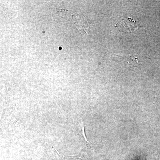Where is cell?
<instances>
[{
  "label": "cell",
  "instance_id": "3",
  "mask_svg": "<svg viewBox=\"0 0 160 160\" xmlns=\"http://www.w3.org/2000/svg\"><path fill=\"white\" fill-rule=\"evenodd\" d=\"M120 59V61L125 62L132 67H138L139 65L138 59L134 56L128 55L127 56H121L116 55Z\"/></svg>",
  "mask_w": 160,
  "mask_h": 160
},
{
  "label": "cell",
  "instance_id": "4",
  "mask_svg": "<svg viewBox=\"0 0 160 160\" xmlns=\"http://www.w3.org/2000/svg\"><path fill=\"white\" fill-rule=\"evenodd\" d=\"M82 124V134H83V136L84 137V139L85 140V142H86V146L87 147L90 148V149H93V147H92V145L90 142H89L88 141L86 137V134L85 133V127H84V124L83 123H81Z\"/></svg>",
  "mask_w": 160,
  "mask_h": 160
},
{
  "label": "cell",
  "instance_id": "1",
  "mask_svg": "<svg viewBox=\"0 0 160 160\" xmlns=\"http://www.w3.org/2000/svg\"><path fill=\"white\" fill-rule=\"evenodd\" d=\"M116 26L119 30L123 32L127 33H131L134 32L137 30L141 28V25L137 22L131 18H122L120 22V24H116Z\"/></svg>",
  "mask_w": 160,
  "mask_h": 160
},
{
  "label": "cell",
  "instance_id": "2",
  "mask_svg": "<svg viewBox=\"0 0 160 160\" xmlns=\"http://www.w3.org/2000/svg\"><path fill=\"white\" fill-rule=\"evenodd\" d=\"M72 21L75 26L79 30L83 31L87 34L89 33V25L87 19L82 15L72 16Z\"/></svg>",
  "mask_w": 160,
  "mask_h": 160
}]
</instances>
